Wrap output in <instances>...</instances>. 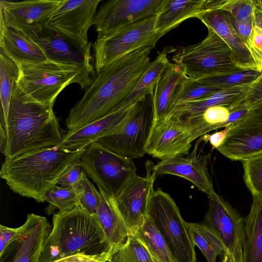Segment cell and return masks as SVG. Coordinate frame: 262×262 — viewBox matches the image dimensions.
I'll return each mask as SVG.
<instances>
[{"label": "cell", "instance_id": "cell-1", "mask_svg": "<svg viewBox=\"0 0 262 262\" xmlns=\"http://www.w3.org/2000/svg\"><path fill=\"white\" fill-rule=\"evenodd\" d=\"M160 38L103 67L71 109L65 123L69 131L84 126L108 114L132 92L150 63L149 55Z\"/></svg>", "mask_w": 262, "mask_h": 262}, {"label": "cell", "instance_id": "cell-2", "mask_svg": "<svg viewBox=\"0 0 262 262\" xmlns=\"http://www.w3.org/2000/svg\"><path fill=\"white\" fill-rule=\"evenodd\" d=\"M53 108L27 97L15 82L7 121V141L1 152L5 158L58 145L63 135Z\"/></svg>", "mask_w": 262, "mask_h": 262}, {"label": "cell", "instance_id": "cell-3", "mask_svg": "<svg viewBox=\"0 0 262 262\" xmlns=\"http://www.w3.org/2000/svg\"><path fill=\"white\" fill-rule=\"evenodd\" d=\"M83 149L71 151L55 146L5 158L0 177L15 193L43 203L61 175L78 164Z\"/></svg>", "mask_w": 262, "mask_h": 262}, {"label": "cell", "instance_id": "cell-4", "mask_svg": "<svg viewBox=\"0 0 262 262\" xmlns=\"http://www.w3.org/2000/svg\"><path fill=\"white\" fill-rule=\"evenodd\" d=\"M52 221L39 262H54L75 254L96 256L113 251L95 215L79 202L71 210L54 214Z\"/></svg>", "mask_w": 262, "mask_h": 262}, {"label": "cell", "instance_id": "cell-5", "mask_svg": "<svg viewBox=\"0 0 262 262\" xmlns=\"http://www.w3.org/2000/svg\"><path fill=\"white\" fill-rule=\"evenodd\" d=\"M17 65V85L36 102L53 106L59 94L71 83H76L86 90L79 70L74 65L48 59Z\"/></svg>", "mask_w": 262, "mask_h": 262}, {"label": "cell", "instance_id": "cell-6", "mask_svg": "<svg viewBox=\"0 0 262 262\" xmlns=\"http://www.w3.org/2000/svg\"><path fill=\"white\" fill-rule=\"evenodd\" d=\"M207 29L208 34L203 40L178 50L172 57L174 63L194 80L243 71L234 63L227 44L213 30Z\"/></svg>", "mask_w": 262, "mask_h": 262}, {"label": "cell", "instance_id": "cell-7", "mask_svg": "<svg viewBox=\"0 0 262 262\" xmlns=\"http://www.w3.org/2000/svg\"><path fill=\"white\" fill-rule=\"evenodd\" d=\"M147 217L162 235L178 262H196L188 223L182 218L173 199L161 188L152 193Z\"/></svg>", "mask_w": 262, "mask_h": 262}, {"label": "cell", "instance_id": "cell-8", "mask_svg": "<svg viewBox=\"0 0 262 262\" xmlns=\"http://www.w3.org/2000/svg\"><path fill=\"white\" fill-rule=\"evenodd\" d=\"M78 164L109 199L115 198L137 174L132 159L114 152L98 141L84 148Z\"/></svg>", "mask_w": 262, "mask_h": 262}, {"label": "cell", "instance_id": "cell-9", "mask_svg": "<svg viewBox=\"0 0 262 262\" xmlns=\"http://www.w3.org/2000/svg\"><path fill=\"white\" fill-rule=\"evenodd\" d=\"M147 97L138 103L118 129L97 141L122 156L132 159L143 157L154 122L152 102H149Z\"/></svg>", "mask_w": 262, "mask_h": 262}, {"label": "cell", "instance_id": "cell-10", "mask_svg": "<svg viewBox=\"0 0 262 262\" xmlns=\"http://www.w3.org/2000/svg\"><path fill=\"white\" fill-rule=\"evenodd\" d=\"M232 161H244L262 153V99L251 105L246 113L229 125L223 143L217 149Z\"/></svg>", "mask_w": 262, "mask_h": 262}, {"label": "cell", "instance_id": "cell-11", "mask_svg": "<svg viewBox=\"0 0 262 262\" xmlns=\"http://www.w3.org/2000/svg\"><path fill=\"white\" fill-rule=\"evenodd\" d=\"M156 19V16H153L130 24L107 38H97L93 45L96 73L118 58L163 36L155 31Z\"/></svg>", "mask_w": 262, "mask_h": 262}, {"label": "cell", "instance_id": "cell-12", "mask_svg": "<svg viewBox=\"0 0 262 262\" xmlns=\"http://www.w3.org/2000/svg\"><path fill=\"white\" fill-rule=\"evenodd\" d=\"M165 0H110L97 11L94 26L97 38H107L126 26L156 16Z\"/></svg>", "mask_w": 262, "mask_h": 262}, {"label": "cell", "instance_id": "cell-13", "mask_svg": "<svg viewBox=\"0 0 262 262\" xmlns=\"http://www.w3.org/2000/svg\"><path fill=\"white\" fill-rule=\"evenodd\" d=\"M155 166L150 161L147 160L145 175L135 176L118 194L112 199L130 235L135 234L147 219L148 206L158 176Z\"/></svg>", "mask_w": 262, "mask_h": 262}, {"label": "cell", "instance_id": "cell-14", "mask_svg": "<svg viewBox=\"0 0 262 262\" xmlns=\"http://www.w3.org/2000/svg\"><path fill=\"white\" fill-rule=\"evenodd\" d=\"M63 0H0V27L18 30L32 39L46 27Z\"/></svg>", "mask_w": 262, "mask_h": 262}, {"label": "cell", "instance_id": "cell-15", "mask_svg": "<svg viewBox=\"0 0 262 262\" xmlns=\"http://www.w3.org/2000/svg\"><path fill=\"white\" fill-rule=\"evenodd\" d=\"M32 40L42 49L47 59L77 67L86 89L94 82L96 76L92 63V42L81 46L47 27Z\"/></svg>", "mask_w": 262, "mask_h": 262}, {"label": "cell", "instance_id": "cell-16", "mask_svg": "<svg viewBox=\"0 0 262 262\" xmlns=\"http://www.w3.org/2000/svg\"><path fill=\"white\" fill-rule=\"evenodd\" d=\"M208 198L209 208L202 223L215 232L236 262H244V219L222 196Z\"/></svg>", "mask_w": 262, "mask_h": 262}, {"label": "cell", "instance_id": "cell-17", "mask_svg": "<svg viewBox=\"0 0 262 262\" xmlns=\"http://www.w3.org/2000/svg\"><path fill=\"white\" fill-rule=\"evenodd\" d=\"M101 0H63L52 14L47 27L56 31L81 46L87 45L88 31L94 25Z\"/></svg>", "mask_w": 262, "mask_h": 262}, {"label": "cell", "instance_id": "cell-18", "mask_svg": "<svg viewBox=\"0 0 262 262\" xmlns=\"http://www.w3.org/2000/svg\"><path fill=\"white\" fill-rule=\"evenodd\" d=\"M15 237L0 254V262H39L45 242L51 230L46 217L28 214Z\"/></svg>", "mask_w": 262, "mask_h": 262}, {"label": "cell", "instance_id": "cell-19", "mask_svg": "<svg viewBox=\"0 0 262 262\" xmlns=\"http://www.w3.org/2000/svg\"><path fill=\"white\" fill-rule=\"evenodd\" d=\"M129 107L117 106L98 120L64 134L56 147L71 151L81 150L91 143L118 129L132 113L138 103Z\"/></svg>", "mask_w": 262, "mask_h": 262}, {"label": "cell", "instance_id": "cell-20", "mask_svg": "<svg viewBox=\"0 0 262 262\" xmlns=\"http://www.w3.org/2000/svg\"><path fill=\"white\" fill-rule=\"evenodd\" d=\"M195 139L188 130L173 121L166 120L152 128L146 154L161 160L187 155Z\"/></svg>", "mask_w": 262, "mask_h": 262}, {"label": "cell", "instance_id": "cell-21", "mask_svg": "<svg viewBox=\"0 0 262 262\" xmlns=\"http://www.w3.org/2000/svg\"><path fill=\"white\" fill-rule=\"evenodd\" d=\"M195 18L213 30L227 44L233 61L239 69L257 70L248 49L233 29L229 12L221 9H207L198 14Z\"/></svg>", "mask_w": 262, "mask_h": 262}, {"label": "cell", "instance_id": "cell-22", "mask_svg": "<svg viewBox=\"0 0 262 262\" xmlns=\"http://www.w3.org/2000/svg\"><path fill=\"white\" fill-rule=\"evenodd\" d=\"M208 156H178L161 160L155 168L157 176L172 174L182 177L211 198L217 194L208 171Z\"/></svg>", "mask_w": 262, "mask_h": 262}, {"label": "cell", "instance_id": "cell-23", "mask_svg": "<svg viewBox=\"0 0 262 262\" xmlns=\"http://www.w3.org/2000/svg\"><path fill=\"white\" fill-rule=\"evenodd\" d=\"M187 77L178 64H169L158 81L151 96L154 116L152 128L166 119L173 106L177 90Z\"/></svg>", "mask_w": 262, "mask_h": 262}, {"label": "cell", "instance_id": "cell-24", "mask_svg": "<svg viewBox=\"0 0 262 262\" xmlns=\"http://www.w3.org/2000/svg\"><path fill=\"white\" fill-rule=\"evenodd\" d=\"M247 110L232 112L229 105H215L197 115L179 120H169L188 130L196 139L211 130L229 126L239 119Z\"/></svg>", "mask_w": 262, "mask_h": 262}, {"label": "cell", "instance_id": "cell-25", "mask_svg": "<svg viewBox=\"0 0 262 262\" xmlns=\"http://www.w3.org/2000/svg\"><path fill=\"white\" fill-rule=\"evenodd\" d=\"M1 53L17 64L45 61L42 49L22 32L10 27H0Z\"/></svg>", "mask_w": 262, "mask_h": 262}, {"label": "cell", "instance_id": "cell-26", "mask_svg": "<svg viewBox=\"0 0 262 262\" xmlns=\"http://www.w3.org/2000/svg\"><path fill=\"white\" fill-rule=\"evenodd\" d=\"M256 80L249 84L221 91L203 99L176 105L166 120H182L200 114L213 106L230 105L246 94Z\"/></svg>", "mask_w": 262, "mask_h": 262}, {"label": "cell", "instance_id": "cell-27", "mask_svg": "<svg viewBox=\"0 0 262 262\" xmlns=\"http://www.w3.org/2000/svg\"><path fill=\"white\" fill-rule=\"evenodd\" d=\"M210 0H165L156 15L154 29L163 36L182 21L207 9Z\"/></svg>", "mask_w": 262, "mask_h": 262}, {"label": "cell", "instance_id": "cell-28", "mask_svg": "<svg viewBox=\"0 0 262 262\" xmlns=\"http://www.w3.org/2000/svg\"><path fill=\"white\" fill-rule=\"evenodd\" d=\"M99 192V203L94 215L114 251L124 244L130 234L112 199Z\"/></svg>", "mask_w": 262, "mask_h": 262}, {"label": "cell", "instance_id": "cell-29", "mask_svg": "<svg viewBox=\"0 0 262 262\" xmlns=\"http://www.w3.org/2000/svg\"><path fill=\"white\" fill-rule=\"evenodd\" d=\"M245 221L244 262H262V198L253 196Z\"/></svg>", "mask_w": 262, "mask_h": 262}, {"label": "cell", "instance_id": "cell-30", "mask_svg": "<svg viewBox=\"0 0 262 262\" xmlns=\"http://www.w3.org/2000/svg\"><path fill=\"white\" fill-rule=\"evenodd\" d=\"M168 53V49L163 50L153 61L150 62L131 93L117 106L129 107L144 100L149 95H153L158 81L170 63L167 57Z\"/></svg>", "mask_w": 262, "mask_h": 262}, {"label": "cell", "instance_id": "cell-31", "mask_svg": "<svg viewBox=\"0 0 262 262\" xmlns=\"http://www.w3.org/2000/svg\"><path fill=\"white\" fill-rule=\"evenodd\" d=\"M188 224L194 245L200 249L207 262H216L219 255L227 252L220 238L212 229L202 223Z\"/></svg>", "mask_w": 262, "mask_h": 262}, {"label": "cell", "instance_id": "cell-32", "mask_svg": "<svg viewBox=\"0 0 262 262\" xmlns=\"http://www.w3.org/2000/svg\"><path fill=\"white\" fill-rule=\"evenodd\" d=\"M135 235L159 262H178L162 235L147 217Z\"/></svg>", "mask_w": 262, "mask_h": 262}, {"label": "cell", "instance_id": "cell-33", "mask_svg": "<svg viewBox=\"0 0 262 262\" xmlns=\"http://www.w3.org/2000/svg\"><path fill=\"white\" fill-rule=\"evenodd\" d=\"M17 64L8 57L0 53L1 111L3 113L6 124L13 87L18 76Z\"/></svg>", "mask_w": 262, "mask_h": 262}, {"label": "cell", "instance_id": "cell-34", "mask_svg": "<svg viewBox=\"0 0 262 262\" xmlns=\"http://www.w3.org/2000/svg\"><path fill=\"white\" fill-rule=\"evenodd\" d=\"M107 262H155L147 248L134 235L115 249Z\"/></svg>", "mask_w": 262, "mask_h": 262}, {"label": "cell", "instance_id": "cell-35", "mask_svg": "<svg viewBox=\"0 0 262 262\" xmlns=\"http://www.w3.org/2000/svg\"><path fill=\"white\" fill-rule=\"evenodd\" d=\"M221 91L222 90L187 77L177 90L173 107L185 102L205 99Z\"/></svg>", "mask_w": 262, "mask_h": 262}, {"label": "cell", "instance_id": "cell-36", "mask_svg": "<svg viewBox=\"0 0 262 262\" xmlns=\"http://www.w3.org/2000/svg\"><path fill=\"white\" fill-rule=\"evenodd\" d=\"M45 201L48 205L46 213L50 215L56 209L59 212H66L74 208L79 202V198L72 187H62L56 185L49 190L46 194Z\"/></svg>", "mask_w": 262, "mask_h": 262}, {"label": "cell", "instance_id": "cell-37", "mask_svg": "<svg viewBox=\"0 0 262 262\" xmlns=\"http://www.w3.org/2000/svg\"><path fill=\"white\" fill-rule=\"evenodd\" d=\"M261 74L262 72L257 70H244L197 80L223 90L250 83L256 80Z\"/></svg>", "mask_w": 262, "mask_h": 262}, {"label": "cell", "instance_id": "cell-38", "mask_svg": "<svg viewBox=\"0 0 262 262\" xmlns=\"http://www.w3.org/2000/svg\"><path fill=\"white\" fill-rule=\"evenodd\" d=\"M242 162L247 188L253 197L262 198V153Z\"/></svg>", "mask_w": 262, "mask_h": 262}, {"label": "cell", "instance_id": "cell-39", "mask_svg": "<svg viewBox=\"0 0 262 262\" xmlns=\"http://www.w3.org/2000/svg\"><path fill=\"white\" fill-rule=\"evenodd\" d=\"M79 198V203L95 215L99 203L100 192L82 171L78 182L72 186Z\"/></svg>", "mask_w": 262, "mask_h": 262}, {"label": "cell", "instance_id": "cell-40", "mask_svg": "<svg viewBox=\"0 0 262 262\" xmlns=\"http://www.w3.org/2000/svg\"><path fill=\"white\" fill-rule=\"evenodd\" d=\"M256 5V0L214 1L212 9L226 11L238 20H246L253 17Z\"/></svg>", "mask_w": 262, "mask_h": 262}, {"label": "cell", "instance_id": "cell-41", "mask_svg": "<svg viewBox=\"0 0 262 262\" xmlns=\"http://www.w3.org/2000/svg\"><path fill=\"white\" fill-rule=\"evenodd\" d=\"M245 45L248 49L256 69L262 72V30L254 26Z\"/></svg>", "mask_w": 262, "mask_h": 262}, {"label": "cell", "instance_id": "cell-42", "mask_svg": "<svg viewBox=\"0 0 262 262\" xmlns=\"http://www.w3.org/2000/svg\"><path fill=\"white\" fill-rule=\"evenodd\" d=\"M261 99H262V74L246 94L229 106L233 111L247 109L251 105Z\"/></svg>", "mask_w": 262, "mask_h": 262}, {"label": "cell", "instance_id": "cell-43", "mask_svg": "<svg viewBox=\"0 0 262 262\" xmlns=\"http://www.w3.org/2000/svg\"><path fill=\"white\" fill-rule=\"evenodd\" d=\"M83 169L78 164L69 167L59 178L57 185L72 187L79 180Z\"/></svg>", "mask_w": 262, "mask_h": 262}, {"label": "cell", "instance_id": "cell-44", "mask_svg": "<svg viewBox=\"0 0 262 262\" xmlns=\"http://www.w3.org/2000/svg\"><path fill=\"white\" fill-rule=\"evenodd\" d=\"M231 21L235 33L245 43L254 27L253 17L246 20H240L231 16Z\"/></svg>", "mask_w": 262, "mask_h": 262}, {"label": "cell", "instance_id": "cell-45", "mask_svg": "<svg viewBox=\"0 0 262 262\" xmlns=\"http://www.w3.org/2000/svg\"><path fill=\"white\" fill-rule=\"evenodd\" d=\"M19 229V227L12 228L2 225H0V254L3 252L7 245L15 237Z\"/></svg>", "mask_w": 262, "mask_h": 262}, {"label": "cell", "instance_id": "cell-46", "mask_svg": "<svg viewBox=\"0 0 262 262\" xmlns=\"http://www.w3.org/2000/svg\"><path fill=\"white\" fill-rule=\"evenodd\" d=\"M229 130V126L221 131L212 134H205L201 136L202 139L206 142L209 141L213 149H217L223 143Z\"/></svg>", "mask_w": 262, "mask_h": 262}, {"label": "cell", "instance_id": "cell-47", "mask_svg": "<svg viewBox=\"0 0 262 262\" xmlns=\"http://www.w3.org/2000/svg\"><path fill=\"white\" fill-rule=\"evenodd\" d=\"M97 256V255L89 256L84 254H75L60 258L54 262H86Z\"/></svg>", "mask_w": 262, "mask_h": 262}, {"label": "cell", "instance_id": "cell-48", "mask_svg": "<svg viewBox=\"0 0 262 262\" xmlns=\"http://www.w3.org/2000/svg\"><path fill=\"white\" fill-rule=\"evenodd\" d=\"M253 20L254 26L262 30V11L256 5L253 13Z\"/></svg>", "mask_w": 262, "mask_h": 262}, {"label": "cell", "instance_id": "cell-49", "mask_svg": "<svg viewBox=\"0 0 262 262\" xmlns=\"http://www.w3.org/2000/svg\"><path fill=\"white\" fill-rule=\"evenodd\" d=\"M111 253H103L89 260L86 262H107Z\"/></svg>", "mask_w": 262, "mask_h": 262}, {"label": "cell", "instance_id": "cell-50", "mask_svg": "<svg viewBox=\"0 0 262 262\" xmlns=\"http://www.w3.org/2000/svg\"><path fill=\"white\" fill-rule=\"evenodd\" d=\"M220 262H236L232 255L228 252H224Z\"/></svg>", "mask_w": 262, "mask_h": 262}, {"label": "cell", "instance_id": "cell-51", "mask_svg": "<svg viewBox=\"0 0 262 262\" xmlns=\"http://www.w3.org/2000/svg\"><path fill=\"white\" fill-rule=\"evenodd\" d=\"M257 6L262 11V0H256Z\"/></svg>", "mask_w": 262, "mask_h": 262}, {"label": "cell", "instance_id": "cell-52", "mask_svg": "<svg viewBox=\"0 0 262 262\" xmlns=\"http://www.w3.org/2000/svg\"><path fill=\"white\" fill-rule=\"evenodd\" d=\"M152 258H153V259L155 261V262H159L155 258H154V257H152Z\"/></svg>", "mask_w": 262, "mask_h": 262}]
</instances>
